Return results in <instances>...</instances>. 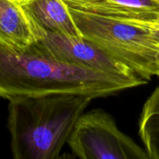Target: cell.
<instances>
[{"label":"cell","instance_id":"cell-1","mask_svg":"<svg viewBox=\"0 0 159 159\" xmlns=\"http://www.w3.org/2000/svg\"><path fill=\"white\" fill-rule=\"evenodd\" d=\"M148 82L140 77H117L59 61L31 48L17 52L0 48V97L8 100L55 93L96 99Z\"/></svg>","mask_w":159,"mask_h":159},{"label":"cell","instance_id":"cell-4","mask_svg":"<svg viewBox=\"0 0 159 159\" xmlns=\"http://www.w3.org/2000/svg\"><path fill=\"white\" fill-rule=\"evenodd\" d=\"M67 144L82 159H148L146 151L123 133L113 116L102 109L84 113Z\"/></svg>","mask_w":159,"mask_h":159},{"label":"cell","instance_id":"cell-3","mask_svg":"<svg viewBox=\"0 0 159 159\" xmlns=\"http://www.w3.org/2000/svg\"><path fill=\"white\" fill-rule=\"evenodd\" d=\"M82 37L148 82L158 71V47L143 21L102 16L68 7Z\"/></svg>","mask_w":159,"mask_h":159},{"label":"cell","instance_id":"cell-5","mask_svg":"<svg viewBox=\"0 0 159 159\" xmlns=\"http://www.w3.org/2000/svg\"><path fill=\"white\" fill-rule=\"evenodd\" d=\"M30 48L54 60L98 72L127 79L139 77L130 68L83 37L75 38L57 33L46 32Z\"/></svg>","mask_w":159,"mask_h":159},{"label":"cell","instance_id":"cell-8","mask_svg":"<svg viewBox=\"0 0 159 159\" xmlns=\"http://www.w3.org/2000/svg\"><path fill=\"white\" fill-rule=\"evenodd\" d=\"M26 12L45 32L82 38L63 0H20Z\"/></svg>","mask_w":159,"mask_h":159},{"label":"cell","instance_id":"cell-6","mask_svg":"<svg viewBox=\"0 0 159 159\" xmlns=\"http://www.w3.org/2000/svg\"><path fill=\"white\" fill-rule=\"evenodd\" d=\"M20 0H0V48L24 52L43 37Z\"/></svg>","mask_w":159,"mask_h":159},{"label":"cell","instance_id":"cell-11","mask_svg":"<svg viewBox=\"0 0 159 159\" xmlns=\"http://www.w3.org/2000/svg\"><path fill=\"white\" fill-rule=\"evenodd\" d=\"M157 65H158V71H157V75L156 76L159 79V52L157 56Z\"/></svg>","mask_w":159,"mask_h":159},{"label":"cell","instance_id":"cell-9","mask_svg":"<svg viewBox=\"0 0 159 159\" xmlns=\"http://www.w3.org/2000/svg\"><path fill=\"white\" fill-rule=\"evenodd\" d=\"M138 134L148 158L159 159V86L143 106L138 123Z\"/></svg>","mask_w":159,"mask_h":159},{"label":"cell","instance_id":"cell-10","mask_svg":"<svg viewBox=\"0 0 159 159\" xmlns=\"http://www.w3.org/2000/svg\"><path fill=\"white\" fill-rule=\"evenodd\" d=\"M149 30L151 37L155 42V45L158 47L159 51V22L157 20L152 21H143Z\"/></svg>","mask_w":159,"mask_h":159},{"label":"cell","instance_id":"cell-7","mask_svg":"<svg viewBox=\"0 0 159 159\" xmlns=\"http://www.w3.org/2000/svg\"><path fill=\"white\" fill-rule=\"evenodd\" d=\"M71 9L130 21H152L159 15V0H63Z\"/></svg>","mask_w":159,"mask_h":159},{"label":"cell","instance_id":"cell-2","mask_svg":"<svg viewBox=\"0 0 159 159\" xmlns=\"http://www.w3.org/2000/svg\"><path fill=\"white\" fill-rule=\"evenodd\" d=\"M93 98L55 93L9 100L8 129L15 159H57Z\"/></svg>","mask_w":159,"mask_h":159},{"label":"cell","instance_id":"cell-12","mask_svg":"<svg viewBox=\"0 0 159 159\" xmlns=\"http://www.w3.org/2000/svg\"><path fill=\"white\" fill-rule=\"evenodd\" d=\"M157 20V21H158V22H159V15H158V18H157V19H156V20Z\"/></svg>","mask_w":159,"mask_h":159}]
</instances>
